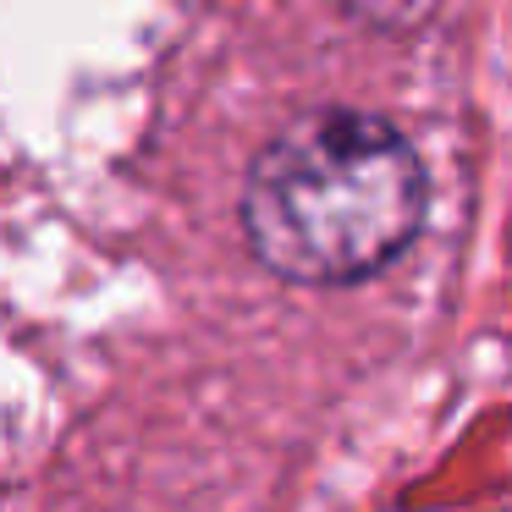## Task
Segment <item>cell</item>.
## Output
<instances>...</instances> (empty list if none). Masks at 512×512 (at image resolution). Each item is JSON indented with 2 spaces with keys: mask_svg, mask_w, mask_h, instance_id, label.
<instances>
[{
  "mask_svg": "<svg viewBox=\"0 0 512 512\" xmlns=\"http://www.w3.org/2000/svg\"><path fill=\"white\" fill-rule=\"evenodd\" d=\"M430 177L397 122L375 111H303L248 160L243 243L292 287H347L419 237Z\"/></svg>",
  "mask_w": 512,
  "mask_h": 512,
  "instance_id": "1",
  "label": "cell"
}]
</instances>
